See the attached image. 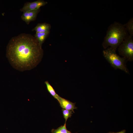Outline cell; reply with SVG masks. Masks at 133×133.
Wrapping results in <instances>:
<instances>
[{
	"mask_svg": "<svg viewBox=\"0 0 133 133\" xmlns=\"http://www.w3.org/2000/svg\"><path fill=\"white\" fill-rule=\"evenodd\" d=\"M43 55L41 46L34 37L22 33L13 37L7 47L6 57L15 69L31 70L41 61Z\"/></svg>",
	"mask_w": 133,
	"mask_h": 133,
	"instance_id": "cell-1",
	"label": "cell"
},
{
	"mask_svg": "<svg viewBox=\"0 0 133 133\" xmlns=\"http://www.w3.org/2000/svg\"><path fill=\"white\" fill-rule=\"evenodd\" d=\"M128 35L124 24L115 22L108 27L102 43V47L104 49L110 47L116 50Z\"/></svg>",
	"mask_w": 133,
	"mask_h": 133,
	"instance_id": "cell-2",
	"label": "cell"
},
{
	"mask_svg": "<svg viewBox=\"0 0 133 133\" xmlns=\"http://www.w3.org/2000/svg\"><path fill=\"white\" fill-rule=\"evenodd\" d=\"M116 50L108 47L103 50V55L114 69H120L126 73L129 74L126 65L127 60L125 58L121 57L118 55L116 52Z\"/></svg>",
	"mask_w": 133,
	"mask_h": 133,
	"instance_id": "cell-3",
	"label": "cell"
},
{
	"mask_svg": "<svg viewBox=\"0 0 133 133\" xmlns=\"http://www.w3.org/2000/svg\"><path fill=\"white\" fill-rule=\"evenodd\" d=\"M118 51L120 55L127 61L133 60V36L129 34L118 47Z\"/></svg>",
	"mask_w": 133,
	"mask_h": 133,
	"instance_id": "cell-4",
	"label": "cell"
},
{
	"mask_svg": "<svg viewBox=\"0 0 133 133\" xmlns=\"http://www.w3.org/2000/svg\"><path fill=\"white\" fill-rule=\"evenodd\" d=\"M47 3V2L42 0H37L32 2H28L25 3L20 10L23 12L37 10L39 9L40 7L45 5Z\"/></svg>",
	"mask_w": 133,
	"mask_h": 133,
	"instance_id": "cell-5",
	"label": "cell"
},
{
	"mask_svg": "<svg viewBox=\"0 0 133 133\" xmlns=\"http://www.w3.org/2000/svg\"><path fill=\"white\" fill-rule=\"evenodd\" d=\"M60 106L63 109L71 110L74 113V110L77 109V107L75 106V103H73L70 101L59 96L57 100Z\"/></svg>",
	"mask_w": 133,
	"mask_h": 133,
	"instance_id": "cell-6",
	"label": "cell"
},
{
	"mask_svg": "<svg viewBox=\"0 0 133 133\" xmlns=\"http://www.w3.org/2000/svg\"><path fill=\"white\" fill-rule=\"evenodd\" d=\"M40 11L39 9L37 10L23 12L21 18L27 24H29L30 22L35 20Z\"/></svg>",
	"mask_w": 133,
	"mask_h": 133,
	"instance_id": "cell-7",
	"label": "cell"
},
{
	"mask_svg": "<svg viewBox=\"0 0 133 133\" xmlns=\"http://www.w3.org/2000/svg\"><path fill=\"white\" fill-rule=\"evenodd\" d=\"M50 28V25L49 24L46 23H39L37 24L32 30L35 31L36 32H49Z\"/></svg>",
	"mask_w": 133,
	"mask_h": 133,
	"instance_id": "cell-8",
	"label": "cell"
},
{
	"mask_svg": "<svg viewBox=\"0 0 133 133\" xmlns=\"http://www.w3.org/2000/svg\"><path fill=\"white\" fill-rule=\"evenodd\" d=\"M49 32L39 33L36 32L34 37L41 46L44 42Z\"/></svg>",
	"mask_w": 133,
	"mask_h": 133,
	"instance_id": "cell-9",
	"label": "cell"
},
{
	"mask_svg": "<svg viewBox=\"0 0 133 133\" xmlns=\"http://www.w3.org/2000/svg\"><path fill=\"white\" fill-rule=\"evenodd\" d=\"M45 83L49 92L55 99L57 100L59 96L56 93L53 87L47 81H45Z\"/></svg>",
	"mask_w": 133,
	"mask_h": 133,
	"instance_id": "cell-10",
	"label": "cell"
},
{
	"mask_svg": "<svg viewBox=\"0 0 133 133\" xmlns=\"http://www.w3.org/2000/svg\"><path fill=\"white\" fill-rule=\"evenodd\" d=\"M66 123L65 122L63 125L61 126L56 129H52V133H72L67 129Z\"/></svg>",
	"mask_w": 133,
	"mask_h": 133,
	"instance_id": "cell-11",
	"label": "cell"
},
{
	"mask_svg": "<svg viewBox=\"0 0 133 133\" xmlns=\"http://www.w3.org/2000/svg\"><path fill=\"white\" fill-rule=\"evenodd\" d=\"M125 28L129 35L133 36V18H132L124 24Z\"/></svg>",
	"mask_w": 133,
	"mask_h": 133,
	"instance_id": "cell-12",
	"label": "cell"
},
{
	"mask_svg": "<svg viewBox=\"0 0 133 133\" xmlns=\"http://www.w3.org/2000/svg\"><path fill=\"white\" fill-rule=\"evenodd\" d=\"M63 117L65 119V123H66L67 119L71 117L73 114L72 111L63 109L62 110Z\"/></svg>",
	"mask_w": 133,
	"mask_h": 133,
	"instance_id": "cell-13",
	"label": "cell"
},
{
	"mask_svg": "<svg viewBox=\"0 0 133 133\" xmlns=\"http://www.w3.org/2000/svg\"><path fill=\"white\" fill-rule=\"evenodd\" d=\"M126 130H123L119 132L116 133H125Z\"/></svg>",
	"mask_w": 133,
	"mask_h": 133,
	"instance_id": "cell-14",
	"label": "cell"
},
{
	"mask_svg": "<svg viewBox=\"0 0 133 133\" xmlns=\"http://www.w3.org/2000/svg\"><path fill=\"white\" fill-rule=\"evenodd\" d=\"M107 133H114V132H109Z\"/></svg>",
	"mask_w": 133,
	"mask_h": 133,
	"instance_id": "cell-15",
	"label": "cell"
}]
</instances>
